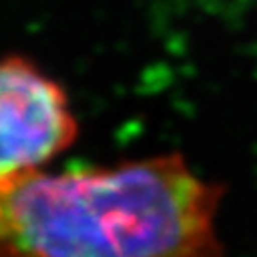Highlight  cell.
<instances>
[{"mask_svg":"<svg viewBox=\"0 0 257 257\" xmlns=\"http://www.w3.org/2000/svg\"><path fill=\"white\" fill-rule=\"evenodd\" d=\"M225 186L182 154L0 184V257H225Z\"/></svg>","mask_w":257,"mask_h":257,"instance_id":"cell-1","label":"cell"},{"mask_svg":"<svg viewBox=\"0 0 257 257\" xmlns=\"http://www.w3.org/2000/svg\"><path fill=\"white\" fill-rule=\"evenodd\" d=\"M75 136L61 85L27 59H0V184L41 172Z\"/></svg>","mask_w":257,"mask_h":257,"instance_id":"cell-2","label":"cell"}]
</instances>
